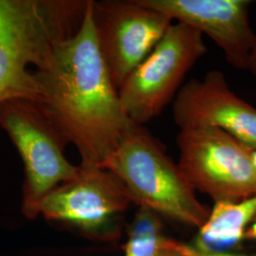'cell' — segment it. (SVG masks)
Returning a JSON list of instances; mask_svg holds the SVG:
<instances>
[{"label":"cell","instance_id":"7a4b0ae2","mask_svg":"<svg viewBox=\"0 0 256 256\" xmlns=\"http://www.w3.org/2000/svg\"><path fill=\"white\" fill-rule=\"evenodd\" d=\"M90 1L0 0V102L38 100L30 66H42L57 43L78 32Z\"/></svg>","mask_w":256,"mask_h":256},{"label":"cell","instance_id":"5bb4252c","mask_svg":"<svg viewBox=\"0 0 256 256\" xmlns=\"http://www.w3.org/2000/svg\"><path fill=\"white\" fill-rule=\"evenodd\" d=\"M247 70L256 79V40L254 48L252 50L250 56Z\"/></svg>","mask_w":256,"mask_h":256},{"label":"cell","instance_id":"8992f818","mask_svg":"<svg viewBox=\"0 0 256 256\" xmlns=\"http://www.w3.org/2000/svg\"><path fill=\"white\" fill-rule=\"evenodd\" d=\"M132 204L119 178L97 165H79L72 178L59 184L39 203L45 220L102 242L117 241L120 218Z\"/></svg>","mask_w":256,"mask_h":256},{"label":"cell","instance_id":"7c38bea8","mask_svg":"<svg viewBox=\"0 0 256 256\" xmlns=\"http://www.w3.org/2000/svg\"><path fill=\"white\" fill-rule=\"evenodd\" d=\"M162 218L146 208H138L129 225L124 256H165L167 236Z\"/></svg>","mask_w":256,"mask_h":256},{"label":"cell","instance_id":"4fadbf2b","mask_svg":"<svg viewBox=\"0 0 256 256\" xmlns=\"http://www.w3.org/2000/svg\"><path fill=\"white\" fill-rule=\"evenodd\" d=\"M165 256H256L239 254L230 252H210L184 243L182 241L167 238Z\"/></svg>","mask_w":256,"mask_h":256},{"label":"cell","instance_id":"5b68a950","mask_svg":"<svg viewBox=\"0 0 256 256\" xmlns=\"http://www.w3.org/2000/svg\"><path fill=\"white\" fill-rule=\"evenodd\" d=\"M178 166L214 203L256 196V151L218 128L180 130Z\"/></svg>","mask_w":256,"mask_h":256},{"label":"cell","instance_id":"3957f363","mask_svg":"<svg viewBox=\"0 0 256 256\" xmlns=\"http://www.w3.org/2000/svg\"><path fill=\"white\" fill-rule=\"evenodd\" d=\"M101 167L119 178L138 208L198 230L209 216L178 164L142 126L131 128Z\"/></svg>","mask_w":256,"mask_h":256},{"label":"cell","instance_id":"ba28073f","mask_svg":"<svg viewBox=\"0 0 256 256\" xmlns=\"http://www.w3.org/2000/svg\"><path fill=\"white\" fill-rule=\"evenodd\" d=\"M102 55L119 90L164 37L173 20L140 0H92Z\"/></svg>","mask_w":256,"mask_h":256},{"label":"cell","instance_id":"9a60e30c","mask_svg":"<svg viewBox=\"0 0 256 256\" xmlns=\"http://www.w3.org/2000/svg\"><path fill=\"white\" fill-rule=\"evenodd\" d=\"M245 240L256 243V216L254 220H252V224L250 225V227L248 228Z\"/></svg>","mask_w":256,"mask_h":256},{"label":"cell","instance_id":"6da1fadb","mask_svg":"<svg viewBox=\"0 0 256 256\" xmlns=\"http://www.w3.org/2000/svg\"><path fill=\"white\" fill-rule=\"evenodd\" d=\"M36 101L82 165L101 166L136 124L129 119L102 55L92 19V0L78 32L57 43L32 70Z\"/></svg>","mask_w":256,"mask_h":256},{"label":"cell","instance_id":"30bf717a","mask_svg":"<svg viewBox=\"0 0 256 256\" xmlns=\"http://www.w3.org/2000/svg\"><path fill=\"white\" fill-rule=\"evenodd\" d=\"M210 38L226 61L247 70L256 34L250 22V0H140Z\"/></svg>","mask_w":256,"mask_h":256},{"label":"cell","instance_id":"277c9868","mask_svg":"<svg viewBox=\"0 0 256 256\" xmlns=\"http://www.w3.org/2000/svg\"><path fill=\"white\" fill-rule=\"evenodd\" d=\"M0 128L16 147L24 165L21 212L27 220H36L40 202L56 186L72 178L79 165L66 160L68 142L34 101L14 98L0 102Z\"/></svg>","mask_w":256,"mask_h":256},{"label":"cell","instance_id":"52a82bcc","mask_svg":"<svg viewBox=\"0 0 256 256\" xmlns=\"http://www.w3.org/2000/svg\"><path fill=\"white\" fill-rule=\"evenodd\" d=\"M206 52L200 32L173 22L119 90L120 100L129 119L144 126L160 116L174 101L189 70Z\"/></svg>","mask_w":256,"mask_h":256},{"label":"cell","instance_id":"8fae6325","mask_svg":"<svg viewBox=\"0 0 256 256\" xmlns=\"http://www.w3.org/2000/svg\"><path fill=\"white\" fill-rule=\"evenodd\" d=\"M256 216V196L240 202L214 203L198 229L194 246L210 252H228L246 241V232Z\"/></svg>","mask_w":256,"mask_h":256},{"label":"cell","instance_id":"9c48e42d","mask_svg":"<svg viewBox=\"0 0 256 256\" xmlns=\"http://www.w3.org/2000/svg\"><path fill=\"white\" fill-rule=\"evenodd\" d=\"M172 112L180 130L218 128L256 151V108L230 88L222 72L212 70L185 82Z\"/></svg>","mask_w":256,"mask_h":256}]
</instances>
